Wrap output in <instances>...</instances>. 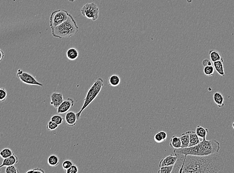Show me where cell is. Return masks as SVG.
<instances>
[{
	"instance_id": "2e32d148",
	"label": "cell",
	"mask_w": 234,
	"mask_h": 173,
	"mask_svg": "<svg viewBox=\"0 0 234 173\" xmlns=\"http://www.w3.org/2000/svg\"><path fill=\"white\" fill-rule=\"evenodd\" d=\"M224 60H220L214 62V67L215 68L218 73L220 76H225V71H224V65H223Z\"/></svg>"
},
{
	"instance_id": "1f68e13d",
	"label": "cell",
	"mask_w": 234,
	"mask_h": 173,
	"mask_svg": "<svg viewBox=\"0 0 234 173\" xmlns=\"http://www.w3.org/2000/svg\"><path fill=\"white\" fill-rule=\"evenodd\" d=\"M65 172L66 173H77L78 172V167L77 165L73 164L71 167L65 170Z\"/></svg>"
},
{
	"instance_id": "d6a6232c",
	"label": "cell",
	"mask_w": 234,
	"mask_h": 173,
	"mask_svg": "<svg viewBox=\"0 0 234 173\" xmlns=\"http://www.w3.org/2000/svg\"><path fill=\"white\" fill-rule=\"evenodd\" d=\"M27 173H45V171L44 170H42V169H40V168H35V169H32L28 171L27 172Z\"/></svg>"
},
{
	"instance_id": "ac0fdd59",
	"label": "cell",
	"mask_w": 234,
	"mask_h": 173,
	"mask_svg": "<svg viewBox=\"0 0 234 173\" xmlns=\"http://www.w3.org/2000/svg\"><path fill=\"white\" fill-rule=\"evenodd\" d=\"M181 141V148H187L189 147V131L185 133H182L180 136Z\"/></svg>"
},
{
	"instance_id": "7c38bea8",
	"label": "cell",
	"mask_w": 234,
	"mask_h": 173,
	"mask_svg": "<svg viewBox=\"0 0 234 173\" xmlns=\"http://www.w3.org/2000/svg\"><path fill=\"white\" fill-rule=\"evenodd\" d=\"M18 163V158L14 154L8 158L4 159L3 163L0 165V169L2 167H7L9 166L14 165Z\"/></svg>"
},
{
	"instance_id": "4fadbf2b",
	"label": "cell",
	"mask_w": 234,
	"mask_h": 173,
	"mask_svg": "<svg viewBox=\"0 0 234 173\" xmlns=\"http://www.w3.org/2000/svg\"><path fill=\"white\" fill-rule=\"evenodd\" d=\"M214 102L219 107H222L224 105V97L220 92H215L213 95Z\"/></svg>"
},
{
	"instance_id": "277c9868",
	"label": "cell",
	"mask_w": 234,
	"mask_h": 173,
	"mask_svg": "<svg viewBox=\"0 0 234 173\" xmlns=\"http://www.w3.org/2000/svg\"><path fill=\"white\" fill-rule=\"evenodd\" d=\"M103 85H104V80L101 77H99L96 80H95L92 86L88 90V92L86 94V96L84 100V103L81 108L80 110L76 113L77 120L80 118L82 112L89 105H90L91 103L93 102L94 100L97 98L99 94L100 93V91H101Z\"/></svg>"
},
{
	"instance_id": "f546056e",
	"label": "cell",
	"mask_w": 234,
	"mask_h": 173,
	"mask_svg": "<svg viewBox=\"0 0 234 173\" xmlns=\"http://www.w3.org/2000/svg\"><path fill=\"white\" fill-rule=\"evenodd\" d=\"M73 165V162L70 160H65L63 162L62 164V167L63 169L65 171L68 169Z\"/></svg>"
},
{
	"instance_id": "7402d4cb",
	"label": "cell",
	"mask_w": 234,
	"mask_h": 173,
	"mask_svg": "<svg viewBox=\"0 0 234 173\" xmlns=\"http://www.w3.org/2000/svg\"><path fill=\"white\" fill-rule=\"evenodd\" d=\"M167 137H168V135H167L166 132L161 131L155 134L154 136V140L156 143H160L166 141Z\"/></svg>"
},
{
	"instance_id": "4316f807",
	"label": "cell",
	"mask_w": 234,
	"mask_h": 173,
	"mask_svg": "<svg viewBox=\"0 0 234 173\" xmlns=\"http://www.w3.org/2000/svg\"><path fill=\"white\" fill-rule=\"evenodd\" d=\"M174 165L163 166L160 167V169L158 171L159 173H171L172 171Z\"/></svg>"
},
{
	"instance_id": "484cf974",
	"label": "cell",
	"mask_w": 234,
	"mask_h": 173,
	"mask_svg": "<svg viewBox=\"0 0 234 173\" xmlns=\"http://www.w3.org/2000/svg\"><path fill=\"white\" fill-rule=\"evenodd\" d=\"M214 71H215V68L212 65L206 66L204 68V73L206 76H213Z\"/></svg>"
},
{
	"instance_id": "7a4b0ae2",
	"label": "cell",
	"mask_w": 234,
	"mask_h": 173,
	"mask_svg": "<svg viewBox=\"0 0 234 173\" xmlns=\"http://www.w3.org/2000/svg\"><path fill=\"white\" fill-rule=\"evenodd\" d=\"M220 148V143L216 140H206L203 139L197 145L192 147L175 149L174 154H183L185 155L204 156L217 153Z\"/></svg>"
},
{
	"instance_id": "d590c367",
	"label": "cell",
	"mask_w": 234,
	"mask_h": 173,
	"mask_svg": "<svg viewBox=\"0 0 234 173\" xmlns=\"http://www.w3.org/2000/svg\"><path fill=\"white\" fill-rule=\"evenodd\" d=\"M187 2L188 3H192V0H186Z\"/></svg>"
},
{
	"instance_id": "603a6c76",
	"label": "cell",
	"mask_w": 234,
	"mask_h": 173,
	"mask_svg": "<svg viewBox=\"0 0 234 173\" xmlns=\"http://www.w3.org/2000/svg\"><path fill=\"white\" fill-rule=\"evenodd\" d=\"M209 56H210L211 62H212L213 63L223 59L222 58L221 54L214 50H212L209 51Z\"/></svg>"
},
{
	"instance_id": "9c48e42d",
	"label": "cell",
	"mask_w": 234,
	"mask_h": 173,
	"mask_svg": "<svg viewBox=\"0 0 234 173\" xmlns=\"http://www.w3.org/2000/svg\"><path fill=\"white\" fill-rule=\"evenodd\" d=\"M63 100L64 98L62 94L54 92L51 94L50 96V105L55 108H57L63 102Z\"/></svg>"
},
{
	"instance_id": "52a82bcc",
	"label": "cell",
	"mask_w": 234,
	"mask_h": 173,
	"mask_svg": "<svg viewBox=\"0 0 234 173\" xmlns=\"http://www.w3.org/2000/svg\"><path fill=\"white\" fill-rule=\"evenodd\" d=\"M17 76L23 84L30 85H37L43 86L44 85L36 80V77L31 73L23 71L22 69H19L17 73Z\"/></svg>"
},
{
	"instance_id": "cb8c5ba5",
	"label": "cell",
	"mask_w": 234,
	"mask_h": 173,
	"mask_svg": "<svg viewBox=\"0 0 234 173\" xmlns=\"http://www.w3.org/2000/svg\"><path fill=\"white\" fill-rule=\"evenodd\" d=\"M14 154V152L10 148H5L0 151V157L4 159L8 158Z\"/></svg>"
},
{
	"instance_id": "d6986e66",
	"label": "cell",
	"mask_w": 234,
	"mask_h": 173,
	"mask_svg": "<svg viewBox=\"0 0 234 173\" xmlns=\"http://www.w3.org/2000/svg\"><path fill=\"white\" fill-rule=\"evenodd\" d=\"M121 81L120 77L118 75H113L108 79V84L110 86L116 87L120 84Z\"/></svg>"
},
{
	"instance_id": "44dd1931",
	"label": "cell",
	"mask_w": 234,
	"mask_h": 173,
	"mask_svg": "<svg viewBox=\"0 0 234 173\" xmlns=\"http://www.w3.org/2000/svg\"><path fill=\"white\" fill-rule=\"evenodd\" d=\"M48 163L50 167H56L59 164V158L57 155L52 154L48 157Z\"/></svg>"
},
{
	"instance_id": "5bb4252c",
	"label": "cell",
	"mask_w": 234,
	"mask_h": 173,
	"mask_svg": "<svg viewBox=\"0 0 234 173\" xmlns=\"http://www.w3.org/2000/svg\"><path fill=\"white\" fill-rule=\"evenodd\" d=\"M79 56V51L78 50L74 48H71L68 49L66 52V57L69 60H76Z\"/></svg>"
},
{
	"instance_id": "f35d334b",
	"label": "cell",
	"mask_w": 234,
	"mask_h": 173,
	"mask_svg": "<svg viewBox=\"0 0 234 173\" xmlns=\"http://www.w3.org/2000/svg\"><path fill=\"white\" fill-rule=\"evenodd\" d=\"M0 172H1V169H0Z\"/></svg>"
},
{
	"instance_id": "4dcf8cb0",
	"label": "cell",
	"mask_w": 234,
	"mask_h": 173,
	"mask_svg": "<svg viewBox=\"0 0 234 173\" xmlns=\"http://www.w3.org/2000/svg\"><path fill=\"white\" fill-rule=\"evenodd\" d=\"M5 172L6 173H19V171L14 165H11L6 167Z\"/></svg>"
},
{
	"instance_id": "ba28073f",
	"label": "cell",
	"mask_w": 234,
	"mask_h": 173,
	"mask_svg": "<svg viewBox=\"0 0 234 173\" xmlns=\"http://www.w3.org/2000/svg\"><path fill=\"white\" fill-rule=\"evenodd\" d=\"M74 104V100L73 99L68 98L66 99L63 100L59 106L57 108V114H64L69 111L72 107Z\"/></svg>"
},
{
	"instance_id": "836d02e7",
	"label": "cell",
	"mask_w": 234,
	"mask_h": 173,
	"mask_svg": "<svg viewBox=\"0 0 234 173\" xmlns=\"http://www.w3.org/2000/svg\"><path fill=\"white\" fill-rule=\"evenodd\" d=\"M202 66L204 67H206V66H212V63L209 59H204L203 60L202 62Z\"/></svg>"
},
{
	"instance_id": "d4e9b609",
	"label": "cell",
	"mask_w": 234,
	"mask_h": 173,
	"mask_svg": "<svg viewBox=\"0 0 234 173\" xmlns=\"http://www.w3.org/2000/svg\"><path fill=\"white\" fill-rule=\"evenodd\" d=\"M50 120L52 121L53 122H55L56 124L58 125H60L63 122L64 118L62 116L60 115L59 114H58L54 115L53 116L51 117V118H50Z\"/></svg>"
},
{
	"instance_id": "ffe728a7",
	"label": "cell",
	"mask_w": 234,
	"mask_h": 173,
	"mask_svg": "<svg viewBox=\"0 0 234 173\" xmlns=\"http://www.w3.org/2000/svg\"><path fill=\"white\" fill-rule=\"evenodd\" d=\"M195 132L199 138H201L203 139L206 138L207 134L209 132V130L208 129L204 128L201 126L197 125L196 128Z\"/></svg>"
},
{
	"instance_id": "8d00e7d4",
	"label": "cell",
	"mask_w": 234,
	"mask_h": 173,
	"mask_svg": "<svg viewBox=\"0 0 234 173\" xmlns=\"http://www.w3.org/2000/svg\"><path fill=\"white\" fill-rule=\"evenodd\" d=\"M68 1L70 2H73L75 1V0H68Z\"/></svg>"
},
{
	"instance_id": "30bf717a",
	"label": "cell",
	"mask_w": 234,
	"mask_h": 173,
	"mask_svg": "<svg viewBox=\"0 0 234 173\" xmlns=\"http://www.w3.org/2000/svg\"><path fill=\"white\" fill-rule=\"evenodd\" d=\"M65 122L68 126L73 127L75 126L78 120L76 113L73 111L67 112L65 115Z\"/></svg>"
},
{
	"instance_id": "e0dca14e",
	"label": "cell",
	"mask_w": 234,
	"mask_h": 173,
	"mask_svg": "<svg viewBox=\"0 0 234 173\" xmlns=\"http://www.w3.org/2000/svg\"><path fill=\"white\" fill-rule=\"evenodd\" d=\"M169 145L174 149H178L181 148V141L180 137L173 136L170 139Z\"/></svg>"
},
{
	"instance_id": "e575fe53",
	"label": "cell",
	"mask_w": 234,
	"mask_h": 173,
	"mask_svg": "<svg viewBox=\"0 0 234 173\" xmlns=\"http://www.w3.org/2000/svg\"><path fill=\"white\" fill-rule=\"evenodd\" d=\"M4 55H5V54H4V51L2 50L1 49H0V62H1L2 60L3 59Z\"/></svg>"
},
{
	"instance_id": "3957f363",
	"label": "cell",
	"mask_w": 234,
	"mask_h": 173,
	"mask_svg": "<svg viewBox=\"0 0 234 173\" xmlns=\"http://www.w3.org/2000/svg\"><path fill=\"white\" fill-rule=\"evenodd\" d=\"M51 28L52 35L59 39L68 38L77 34L79 32V27L76 22L70 14L66 21Z\"/></svg>"
},
{
	"instance_id": "f1b7e54d",
	"label": "cell",
	"mask_w": 234,
	"mask_h": 173,
	"mask_svg": "<svg viewBox=\"0 0 234 173\" xmlns=\"http://www.w3.org/2000/svg\"><path fill=\"white\" fill-rule=\"evenodd\" d=\"M58 126L59 125L56 124L55 122H53L50 120L46 125V129L48 130V131H53L57 128Z\"/></svg>"
},
{
	"instance_id": "74e56055",
	"label": "cell",
	"mask_w": 234,
	"mask_h": 173,
	"mask_svg": "<svg viewBox=\"0 0 234 173\" xmlns=\"http://www.w3.org/2000/svg\"><path fill=\"white\" fill-rule=\"evenodd\" d=\"M232 126H233V129H234V122H233V125H232Z\"/></svg>"
},
{
	"instance_id": "5b68a950",
	"label": "cell",
	"mask_w": 234,
	"mask_h": 173,
	"mask_svg": "<svg viewBox=\"0 0 234 173\" xmlns=\"http://www.w3.org/2000/svg\"><path fill=\"white\" fill-rule=\"evenodd\" d=\"M81 13L84 17L95 22L98 19L99 9L95 3H87L83 6Z\"/></svg>"
},
{
	"instance_id": "8fae6325",
	"label": "cell",
	"mask_w": 234,
	"mask_h": 173,
	"mask_svg": "<svg viewBox=\"0 0 234 173\" xmlns=\"http://www.w3.org/2000/svg\"><path fill=\"white\" fill-rule=\"evenodd\" d=\"M177 157L175 155V156L173 155L166 156L165 158H163L160 161L159 167H161L163 166H168L174 165L177 162Z\"/></svg>"
},
{
	"instance_id": "9a60e30c",
	"label": "cell",
	"mask_w": 234,
	"mask_h": 173,
	"mask_svg": "<svg viewBox=\"0 0 234 173\" xmlns=\"http://www.w3.org/2000/svg\"><path fill=\"white\" fill-rule=\"evenodd\" d=\"M189 147L194 146L198 144L200 141L195 131H189Z\"/></svg>"
},
{
	"instance_id": "6da1fadb",
	"label": "cell",
	"mask_w": 234,
	"mask_h": 173,
	"mask_svg": "<svg viewBox=\"0 0 234 173\" xmlns=\"http://www.w3.org/2000/svg\"><path fill=\"white\" fill-rule=\"evenodd\" d=\"M177 157L172 173H222L224 169V161L219 154L215 153L204 156L185 155L175 154Z\"/></svg>"
},
{
	"instance_id": "8992f818",
	"label": "cell",
	"mask_w": 234,
	"mask_h": 173,
	"mask_svg": "<svg viewBox=\"0 0 234 173\" xmlns=\"http://www.w3.org/2000/svg\"><path fill=\"white\" fill-rule=\"evenodd\" d=\"M69 13L67 11L58 10L52 13L50 17V27L51 28L57 27L66 21Z\"/></svg>"
},
{
	"instance_id": "83f0119b",
	"label": "cell",
	"mask_w": 234,
	"mask_h": 173,
	"mask_svg": "<svg viewBox=\"0 0 234 173\" xmlns=\"http://www.w3.org/2000/svg\"><path fill=\"white\" fill-rule=\"evenodd\" d=\"M8 96V93L6 89L4 87L0 89V102H3L6 100Z\"/></svg>"
}]
</instances>
